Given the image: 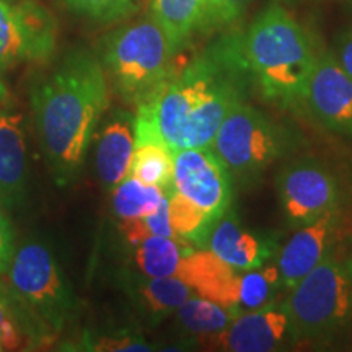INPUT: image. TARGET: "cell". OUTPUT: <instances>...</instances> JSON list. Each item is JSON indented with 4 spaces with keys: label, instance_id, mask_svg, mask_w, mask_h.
<instances>
[{
    "label": "cell",
    "instance_id": "31",
    "mask_svg": "<svg viewBox=\"0 0 352 352\" xmlns=\"http://www.w3.org/2000/svg\"><path fill=\"white\" fill-rule=\"evenodd\" d=\"M15 254V236L10 220L0 209V274H6Z\"/></svg>",
    "mask_w": 352,
    "mask_h": 352
},
{
    "label": "cell",
    "instance_id": "28",
    "mask_svg": "<svg viewBox=\"0 0 352 352\" xmlns=\"http://www.w3.org/2000/svg\"><path fill=\"white\" fill-rule=\"evenodd\" d=\"M69 12L98 23H111L135 10L139 0H59Z\"/></svg>",
    "mask_w": 352,
    "mask_h": 352
},
{
    "label": "cell",
    "instance_id": "6",
    "mask_svg": "<svg viewBox=\"0 0 352 352\" xmlns=\"http://www.w3.org/2000/svg\"><path fill=\"white\" fill-rule=\"evenodd\" d=\"M297 341L327 340L352 315V276L336 258L327 256L292 287L284 303Z\"/></svg>",
    "mask_w": 352,
    "mask_h": 352
},
{
    "label": "cell",
    "instance_id": "11",
    "mask_svg": "<svg viewBox=\"0 0 352 352\" xmlns=\"http://www.w3.org/2000/svg\"><path fill=\"white\" fill-rule=\"evenodd\" d=\"M296 341L289 315L272 305L243 311L222 331L197 338L206 349L228 352H272Z\"/></svg>",
    "mask_w": 352,
    "mask_h": 352
},
{
    "label": "cell",
    "instance_id": "29",
    "mask_svg": "<svg viewBox=\"0 0 352 352\" xmlns=\"http://www.w3.org/2000/svg\"><path fill=\"white\" fill-rule=\"evenodd\" d=\"M252 0H202L197 32L210 33L235 23Z\"/></svg>",
    "mask_w": 352,
    "mask_h": 352
},
{
    "label": "cell",
    "instance_id": "3",
    "mask_svg": "<svg viewBox=\"0 0 352 352\" xmlns=\"http://www.w3.org/2000/svg\"><path fill=\"white\" fill-rule=\"evenodd\" d=\"M243 51L254 85L272 104L305 107L316 54L302 25L280 6L267 7L250 25Z\"/></svg>",
    "mask_w": 352,
    "mask_h": 352
},
{
    "label": "cell",
    "instance_id": "8",
    "mask_svg": "<svg viewBox=\"0 0 352 352\" xmlns=\"http://www.w3.org/2000/svg\"><path fill=\"white\" fill-rule=\"evenodd\" d=\"M57 50V20L38 0H0V70L47 63Z\"/></svg>",
    "mask_w": 352,
    "mask_h": 352
},
{
    "label": "cell",
    "instance_id": "2",
    "mask_svg": "<svg viewBox=\"0 0 352 352\" xmlns=\"http://www.w3.org/2000/svg\"><path fill=\"white\" fill-rule=\"evenodd\" d=\"M34 131L52 179L67 186L78 178L88 145L109 107L108 77L101 59L74 50L30 87Z\"/></svg>",
    "mask_w": 352,
    "mask_h": 352
},
{
    "label": "cell",
    "instance_id": "9",
    "mask_svg": "<svg viewBox=\"0 0 352 352\" xmlns=\"http://www.w3.org/2000/svg\"><path fill=\"white\" fill-rule=\"evenodd\" d=\"M277 196L292 226H305L340 208V186L327 165L303 157L285 165L277 176Z\"/></svg>",
    "mask_w": 352,
    "mask_h": 352
},
{
    "label": "cell",
    "instance_id": "4",
    "mask_svg": "<svg viewBox=\"0 0 352 352\" xmlns=\"http://www.w3.org/2000/svg\"><path fill=\"white\" fill-rule=\"evenodd\" d=\"M178 50L152 15L114 30L101 43V64L113 90L135 108L175 70Z\"/></svg>",
    "mask_w": 352,
    "mask_h": 352
},
{
    "label": "cell",
    "instance_id": "33",
    "mask_svg": "<svg viewBox=\"0 0 352 352\" xmlns=\"http://www.w3.org/2000/svg\"><path fill=\"white\" fill-rule=\"evenodd\" d=\"M8 100H10V94H8L6 83H3L2 78H0V111L7 109Z\"/></svg>",
    "mask_w": 352,
    "mask_h": 352
},
{
    "label": "cell",
    "instance_id": "5",
    "mask_svg": "<svg viewBox=\"0 0 352 352\" xmlns=\"http://www.w3.org/2000/svg\"><path fill=\"white\" fill-rule=\"evenodd\" d=\"M7 274L12 294L50 342L77 316V297L46 245L39 241L21 245Z\"/></svg>",
    "mask_w": 352,
    "mask_h": 352
},
{
    "label": "cell",
    "instance_id": "34",
    "mask_svg": "<svg viewBox=\"0 0 352 352\" xmlns=\"http://www.w3.org/2000/svg\"><path fill=\"white\" fill-rule=\"evenodd\" d=\"M349 272H351V276H352V263H351V267H349Z\"/></svg>",
    "mask_w": 352,
    "mask_h": 352
},
{
    "label": "cell",
    "instance_id": "32",
    "mask_svg": "<svg viewBox=\"0 0 352 352\" xmlns=\"http://www.w3.org/2000/svg\"><path fill=\"white\" fill-rule=\"evenodd\" d=\"M336 59L344 67V70L352 77V28L346 30L344 33L338 38L336 43Z\"/></svg>",
    "mask_w": 352,
    "mask_h": 352
},
{
    "label": "cell",
    "instance_id": "27",
    "mask_svg": "<svg viewBox=\"0 0 352 352\" xmlns=\"http://www.w3.org/2000/svg\"><path fill=\"white\" fill-rule=\"evenodd\" d=\"M120 232L129 245H138L140 241L151 239V236H170V239L182 240L171 227L168 197H166V195L155 212L144 215V217L121 219Z\"/></svg>",
    "mask_w": 352,
    "mask_h": 352
},
{
    "label": "cell",
    "instance_id": "19",
    "mask_svg": "<svg viewBox=\"0 0 352 352\" xmlns=\"http://www.w3.org/2000/svg\"><path fill=\"white\" fill-rule=\"evenodd\" d=\"M134 246V264L144 277L176 276L183 256L191 252L186 241L170 236H151Z\"/></svg>",
    "mask_w": 352,
    "mask_h": 352
},
{
    "label": "cell",
    "instance_id": "12",
    "mask_svg": "<svg viewBox=\"0 0 352 352\" xmlns=\"http://www.w3.org/2000/svg\"><path fill=\"white\" fill-rule=\"evenodd\" d=\"M305 107L327 129L352 139V77L333 52L316 56Z\"/></svg>",
    "mask_w": 352,
    "mask_h": 352
},
{
    "label": "cell",
    "instance_id": "24",
    "mask_svg": "<svg viewBox=\"0 0 352 352\" xmlns=\"http://www.w3.org/2000/svg\"><path fill=\"white\" fill-rule=\"evenodd\" d=\"M165 195L168 197L170 222L176 235L184 241L197 245L208 243L209 233L215 226L214 220L201 208L175 191L173 186L166 189Z\"/></svg>",
    "mask_w": 352,
    "mask_h": 352
},
{
    "label": "cell",
    "instance_id": "23",
    "mask_svg": "<svg viewBox=\"0 0 352 352\" xmlns=\"http://www.w3.org/2000/svg\"><path fill=\"white\" fill-rule=\"evenodd\" d=\"M175 314L184 331L199 338L226 329L240 315V311L195 296L178 307Z\"/></svg>",
    "mask_w": 352,
    "mask_h": 352
},
{
    "label": "cell",
    "instance_id": "17",
    "mask_svg": "<svg viewBox=\"0 0 352 352\" xmlns=\"http://www.w3.org/2000/svg\"><path fill=\"white\" fill-rule=\"evenodd\" d=\"M135 151L134 118L116 113L107 122L96 147V171L108 189L116 188L129 176Z\"/></svg>",
    "mask_w": 352,
    "mask_h": 352
},
{
    "label": "cell",
    "instance_id": "14",
    "mask_svg": "<svg viewBox=\"0 0 352 352\" xmlns=\"http://www.w3.org/2000/svg\"><path fill=\"white\" fill-rule=\"evenodd\" d=\"M176 277L186 283L197 297L240 311L241 272L233 270L209 250H191L179 263Z\"/></svg>",
    "mask_w": 352,
    "mask_h": 352
},
{
    "label": "cell",
    "instance_id": "13",
    "mask_svg": "<svg viewBox=\"0 0 352 352\" xmlns=\"http://www.w3.org/2000/svg\"><path fill=\"white\" fill-rule=\"evenodd\" d=\"M338 209L300 226L277 253L280 283L292 289L329 256L338 230Z\"/></svg>",
    "mask_w": 352,
    "mask_h": 352
},
{
    "label": "cell",
    "instance_id": "22",
    "mask_svg": "<svg viewBox=\"0 0 352 352\" xmlns=\"http://www.w3.org/2000/svg\"><path fill=\"white\" fill-rule=\"evenodd\" d=\"M129 175L166 191L173 183V151L160 140L135 144Z\"/></svg>",
    "mask_w": 352,
    "mask_h": 352
},
{
    "label": "cell",
    "instance_id": "7",
    "mask_svg": "<svg viewBox=\"0 0 352 352\" xmlns=\"http://www.w3.org/2000/svg\"><path fill=\"white\" fill-rule=\"evenodd\" d=\"M210 148L230 175L248 178L261 173L283 155L287 135L270 116L245 100L228 111Z\"/></svg>",
    "mask_w": 352,
    "mask_h": 352
},
{
    "label": "cell",
    "instance_id": "18",
    "mask_svg": "<svg viewBox=\"0 0 352 352\" xmlns=\"http://www.w3.org/2000/svg\"><path fill=\"white\" fill-rule=\"evenodd\" d=\"M50 342L25 311L7 283L0 280V352L23 351Z\"/></svg>",
    "mask_w": 352,
    "mask_h": 352
},
{
    "label": "cell",
    "instance_id": "15",
    "mask_svg": "<svg viewBox=\"0 0 352 352\" xmlns=\"http://www.w3.org/2000/svg\"><path fill=\"white\" fill-rule=\"evenodd\" d=\"M28 162L23 134V116L8 109L0 111V204L19 208L23 204Z\"/></svg>",
    "mask_w": 352,
    "mask_h": 352
},
{
    "label": "cell",
    "instance_id": "26",
    "mask_svg": "<svg viewBox=\"0 0 352 352\" xmlns=\"http://www.w3.org/2000/svg\"><path fill=\"white\" fill-rule=\"evenodd\" d=\"M280 283L277 264H264L253 271L241 272L240 283V308L241 311L256 310L271 305L272 292Z\"/></svg>",
    "mask_w": 352,
    "mask_h": 352
},
{
    "label": "cell",
    "instance_id": "16",
    "mask_svg": "<svg viewBox=\"0 0 352 352\" xmlns=\"http://www.w3.org/2000/svg\"><path fill=\"white\" fill-rule=\"evenodd\" d=\"M208 250L240 272L258 270L272 256L271 241L263 240L261 236L246 230L235 214L227 212L210 230Z\"/></svg>",
    "mask_w": 352,
    "mask_h": 352
},
{
    "label": "cell",
    "instance_id": "10",
    "mask_svg": "<svg viewBox=\"0 0 352 352\" xmlns=\"http://www.w3.org/2000/svg\"><path fill=\"white\" fill-rule=\"evenodd\" d=\"M230 171L210 147L182 148L173 152L175 191L201 208L214 222L232 202Z\"/></svg>",
    "mask_w": 352,
    "mask_h": 352
},
{
    "label": "cell",
    "instance_id": "1",
    "mask_svg": "<svg viewBox=\"0 0 352 352\" xmlns=\"http://www.w3.org/2000/svg\"><path fill=\"white\" fill-rule=\"evenodd\" d=\"M253 76L243 38L223 36L196 56L138 107L135 144L160 140L171 151L212 145L228 111L246 100Z\"/></svg>",
    "mask_w": 352,
    "mask_h": 352
},
{
    "label": "cell",
    "instance_id": "25",
    "mask_svg": "<svg viewBox=\"0 0 352 352\" xmlns=\"http://www.w3.org/2000/svg\"><path fill=\"white\" fill-rule=\"evenodd\" d=\"M165 197L160 186H152L131 176L113 188L111 204L114 214L120 219L144 217L155 212Z\"/></svg>",
    "mask_w": 352,
    "mask_h": 352
},
{
    "label": "cell",
    "instance_id": "30",
    "mask_svg": "<svg viewBox=\"0 0 352 352\" xmlns=\"http://www.w3.org/2000/svg\"><path fill=\"white\" fill-rule=\"evenodd\" d=\"M85 351H109V352H147L153 347L142 338L132 333L118 331L109 334H85L82 342Z\"/></svg>",
    "mask_w": 352,
    "mask_h": 352
},
{
    "label": "cell",
    "instance_id": "21",
    "mask_svg": "<svg viewBox=\"0 0 352 352\" xmlns=\"http://www.w3.org/2000/svg\"><path fill=\"white\" fill-rule=\"evenodd\" d=\"M202 0H153L151 15L160 23L178 51L197 32Z\"/></svg>",
    "mask_w": 352,
    "mask_h": 352
},
{
    "label": "cell",
    "instance_id": "20",
    "mask_svg": "<svg viewBox=\"0 0 352 352\" xmlns=\"http://www.w3.org/2000/svg\"><path fill=\"white\" fill-rule=\"evenodd\" d=\"M139 307L153 318H162L178 310L196 294L179 277H145L134 289Z\"/></svg>",
    "mask_w": 352,
    "mask_h": 352
}]
</instances>
